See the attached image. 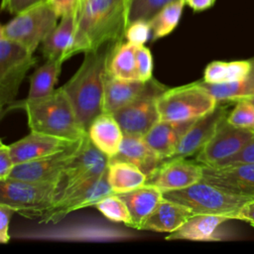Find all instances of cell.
<instances>
[{
  "mask_svg": "<svg viewBox=\"0 0 254 254\" xmlns=\"http://www.w3.org/2000/svg\"><path fill=\"white\" fill-rule=\"evenodd\" d=\"M112 44L85 53L76 72L62 86L86 132L91 122L103 112L104 78Z\"/></svg>",
  "mask_w": 254,
  "mask_h": 254,
  "instance_id": "obj_2",
  "label": "cell"
},
{
  "mask_svg": "<svg viewBox=\"0 0 254 254\" xmlns=\"http://www.w3.org/2000/svg\"><path fill=\"white\" fill-rule=\"evenodd\" d=\"M201 180L232 194L254 198V163L203 166Z\"/></svg>",
  "mask_w": 254,
  "mask_h": 254,
  "instance_id": "obj_15",
  "label": "cell"
},
{
  "mask_svg": "<svg viewBox=\"0 0 254 254\" xmlns=\"http://www.w3.org/2000/svg\"><path fill=\"white\" fill-rule=\"evenodd\" d=\"M146 82L125 80L110 74L107 69L104 78L103 112L114 113L136 99L144 90Z\"/></svg>",
  "mask_w": 254,
  "mask_h": 254,
  "instance_id": "obj_24",
  "label": "cell"
},
{
  "mask_svg": "<svg viewBox=\"0 0 254 254\" xmlns=\"http://www.w3.org/2000/svg\"><path fill=\"white\" fill-rule=\"evenodd\" d=\"M253 137L254 131L233 126L225 117L210 140L196 154L195 161L202 166H216L237 154Z\"/></svg>",
  "mask_w": 254,
  "mask_h": 254,
  "instance_id": "obj_12",
  "label": "cell"
},
{
  "mask_svg": "<svg viewBox=\"0 0 254 254\" xmlns=\"http://www.w3.org/2000/svg\"><path fill=\"white\" fill-rule=\"evenodd\" d=\"M136 46L118 41L112 44L107 61V71L125 80H138L136 71Z\"/></svg>",
  "mask_w": 254,
  "mask_h": 254,
  "instance_id": "obj_26",
  "label": "cell"
},
{
  "mask_svg": "<svg viewBox=\"0 0 254 254\" xmlns=\"http://www.w3.org/2000/svg\"><path fill=\"white\" fill-rule=\"evenodd\" d=\"M236 219L246 221L254 226V198L248 200L238 211Z\"/></svg>",
  "mask_w": 254,
  "mask_h": 254,
  "instance_id": "obj_42",
  "label": "cell"
},
{
  "mask_svg": "<svg viewBox=\"0 0 254 254\" xmlns=\"http://www.w3.org/2000/svg\"><path fill=\"white\" fill-rule=\"evenodd\" d=\"M64 62L59 59H49L38 67L30 77V88L27 100H36L49 96L56 89Z\"/></svg>",
  "mask_w": 254,
  "mask_h": 254,
  "instance_id": "obj_28",
  "label": "cell"
},
{
  "mask_svg": "<svg viewBox=\"0 0 254 254\" xmlns=\"http://www.w3.org/2000/svg\"><path fill=\"white\" fill-rule=\"evenodd\" d=\"M185 5L186 2L184 0L174 1L163 7L151 18L149 24L152 31L151 39L153 41L164 38L175 30L179 24Z\"/></svg>",
  "mask_w": 254,
  "mask_h": 254,
  "instance_id": "obj_31",
  "label": "cell"
},
{
  "mask_svg": "<svg viewBox=\"0 0 254 254\" xmlns=\"http://www.w3.org/2000/svg\"><path fill=\"white\" fill-rule=\"evenodd\" d=\"M22 44L0 35V104L9 106L14 102L27 71L37 59Z\"/></svg>",
  "mask_w": 254,
  "mask_h": 254,
  "instance_id": "obj_8",
  "label": "cell"
},
{
  "mask_svg": "<svg viewBox=\"0 0 254 254\" xmlns=\"http://www.w3.org/2000/svg\"><path fill=\"white\" fill-rule=\"evenodd\" d=\"M60 16L48 1L15 17L0 28V35L16 41L34 53L59 24Z\"/></svg>",
  "mask_w": 254,
  "mask_h": 254,
  "instance_id": "obj_6",
  "label": "cell"
},
{
  "mask_svg": "<svg viewBox=\"0 0 254 254\" xmlns=\"http://www.w3.org/2000/svg\"><path fill=\"white\" fill-rule=\"evenodd\" d=\"M194 121L159 120L145 134L144 139L152 150L165 161L174 155L182 137Z\"/></svg>",
  "mask_w": 254,
  "mask_h": 254,
  "instance_id": "obj_18",
  "label": "cell"
},
{
  "mask_svg": "<svg viewBox=\"0 0 254 254\" xmlns=\"http://www.w3.org/2000/svg\"><path fill=\"white\" fill-rule=\"evenodd\" d=\"M47 0H6L5 3L1 5V8L13 15H17Z\"/></svg>",
  "mask_w": 254,
  "mask_h": 254,
  "instance_id": "obj_41",
  "label": "cell"
},
{
  "mask_svg": "<svg viewBox=\"0 0 254 254\" xmlns=\"http://www.w3.org/2000/svg\"><path fill=\"white\" fill-rule=\"evenodd\" d=\"M240 163H254V137L234 156L212 167L240 164Z\"/></svg>",
  "mask_w": 254,
  "mask_h": 254,
  "instance_id": "obj_37",
  "label": "cell"
},
{
  "mask_svg": "<svg viewBox=\"0 0 254 254\" xmlns=\"http://www.w3.org/2000/svg\"><path fill=\"white\" fill-rule=\"evenodd\" d=\"M226 119L233 126L254 131V102L250 98L236 100Z\"/></svg>",
  "mask_w": 254,
  "mask_h": 254,
  "instance_id": "obj_34",
  "label": "cell"
},
{
  "mask_svg": "<svg viewBox=\"0 0 254 254\" xmlns=\"http://www.w3.org/2000/svg\"><path fill=\"white\" fill-rule=\"evenodd\" d=\"M93 206L109 220L131 226L132 217L130 211L124 200L118 194H109L97 201Z\"/></svg>",
  "mask_w": 254,
  "mask_h": 254,
  "instance_id": "obj_32",
  "label": "cell"
},
{
  "mask_svg": "<svg viewBox=\"0 0 254 254\" xmlns=\"http://www.w3.org/2000/svg\"><path fill=\"white\" fill-rule=\"evenodd\" d=\"M168 87L155 78L146 82L142 93L123 108L112 113L124 134L144 137L160 120L158 98Z\"/></svg>",
  "mask_w": 254,
  "mask_h": 254,
  "instance_id": "obj_9",
  "label": "cell"
},
{
  "mask_svg": "<svg viewBox=\"0 0 254 254\" xmlns=\"http://www.w3.org/2000/svg\"><path fill=\"white\" fill-rule=\"evenodd\" d=\"M232 102L234 101H218L211 112L196 119L186 131L176 152L169 159H185L196 155L213 136L219 123L227 117Z\"/></svg>",
  "mask_w": 254,
  "mask_h": 254,
  "instance_id": "obj_14",
  "label": "cell"
},
{
  "mask_svg": "<svg viewBox=\"0 0 254 254\" xmlns=\"http://www.w3.org/2000/svg\"><path fill=\"white\" fill-rule=\"evenodd\" d=\"M56 13L62 18L67 14L79 15L80 0H47Z\"/></svg>",
  "mask_w": 254,
  "mask_h": 254,
  "instance_id": "obj_38",
  "label": "cell"
},
{
  "mask_svg": "<svg viewBox=\"0 0 254 254\" xmlns=\"http://www.w3.org/2000/svg\"><path fill=\"white\" fill-rule=\"evenodd\" d=\"M82 139L75 141L68 148L54 155L15 165L8 179L38 183H58L64 169L77 152Z\"/></svg>",
  "mask_w": 254,
  "mask_h": 254,
  "instance_id": "obj_13",
  "label": "cell"
},
{
  "mask_svg": "<svg viewBox=\"0 0 254 254\" xmlns=\"http://www.w3.org/2000/svg\"><path fill=\"white\" fill-rule=\"evenodd\" d=\"M15 212L14 208L0 203V242L2 244L9 242V224L12 214Z\"/></svg>",
  "mask_w": 254,
  "mask_h": 254,
  "instance_id": "obj_40",
  "label": "cell"
},
{
  "mask_svg": "<svg viewBox=\"0 0 254 254\" xmlns=\"http://www.w3.org/2000/svg\"><path fill=\"white\" fill-rule=\"evenodd\" d=\"M252 68V60L214 61L204 68L202 80L207 83H228L245 77Z\"/></svg>",
  "mask_w": 254,
  "mask_h": 254,
  "instance_id": "obj_29",
  "label": "cell"
},
{
  "mask_svg": "<svg viewBox=\"0 0 254 254\" xmlns=\"http://www.w3.org/2000/svg\"><path fill=\"white\" fill-rule=\"evenodd\" d=\"M75 141L31 131L27 136L9 145L15 165L42 159L68 148Z\"/></svg>",
  "mask_w": 254,
  "mask_h": 254,
  "instance_id": "obj_17",
  "label": "cell"
},
{
  "mask_svg": "<svg viewBox=\"0 0 254 254\" xmlns=\"http://www.w3.org/2000/svg\"><path fill=\"white\" fill-rule=\"evenodd\" d=\"M11 108H22L28 118L31 131H36L69 141L82 139L87 132L80 125L74 109L63 87L47 97L13 102Z\"/></svg>",
  "mask_w": 254,
  "mask_h": 254,
  "instance_id": "obj_3",
  "label": "cell"
},
{
  "mask_svg": "<svg viewBox=\"0 0 254 254\" xmlns=\"http://www.w3.org/2000/svg\"><path fill=\"white\" fill-rule=\"evenodd\" d=\"M215 0H187L186 4L193 11L199 12L213 6Z\"/></svg>",
  "mask_w": 254,
  "mask_h": 254,
  "instance_id": "obj_43",
  "label": "cell"
},
{
  "mask_svg": "<svg viewBox=\"0 0 254 254\" xmlns=\"http://www.w3.org/2000/svg\"><path fill=\"white\" fill-rule=\"evenodd\" d=\"M147 176L136 166L127 162H109L107 180L114 193H124L144 186Z\"/></svg>",
  "mask_w": 254,
  "mask_h": 254,
  "instance_id": "obj_27",
  "label": "cell"
},
{
  "mask_svg": "<svg viewBox=\"0 0 254 254\" xmlns=\"http://www.w3.org/2000/svg\"><path fill=\"white\" fill-rule=\"evenodd\" d=\"M124 38L127 42L135 46H143L150 38H152V31L148 21L137 20L127 25Z\"/></svg>",
  "mask_w": 254,
  "mask_h": 254,
  "instance_id": "obj_36",
  "label": "cell"
},
{
  "mask_svg": "<svg viewBox=\"0 0 254 254\" xmlns=\"http://www.w3.org/2000/svg\"><path fill=\"white\" fill-rule=\"evenodd\" d=\"M78 16L67 14L42 43V53L46 60L59 59L63 62L70 58Z\"/></svg>",
  "mask_w": 254,
  "mask_h": 254,
  "instance_id": "obj_21",
  "label": "cell"
},
{
  "mask_svg": "<svg viewBox=\"0 0 254 254\" xmlns=\"http://www.w3.org/2000/svg\"><path fill=\"white\" fill-rule=\"evenodd\" d=\"M108 163L109 158L92 144L86 134L77 152L60 176L55 201L64 192L102 175L107 170Z\"/></svg>",
  "mask_w": 254,
  "mask_h": 254,
  "instance_id": "obj_10",
  "label": "cell"
},
{
  "mask_svg": "<svg viewBox=\"0 0 254 254\" xmlns=\"http://www.w3.org/2000/svg\"><path fill=\"white\" fill-rule=\"evenodd\" d=\"M251 60V70L245 77L237 81L213 84L200 80L199 83L211 93L217 101H236L242 98H252L254 97V58Z\"/></svg>",
  "mask_w": 254,
  "mask_h": 254,
  "instance_id": "obj_30",
  "label": "cell"
},
{
  "mask_svg": "<svg viewBox=\"0 0 254 254\" xmlns=\"http://www.w3.org/2000/svg\"><path fill=\"white\" fill-rule=\"evenodd\" d=\"M177 0H130L128 24L137 20L150 21L166 5Z\"/></svg>",
  "mask_w": 254,
  "mask_h": 254,
  "instance_id": "obj_33",
  "label": "cell"
},
{
  "mask_svg": "<svg viewBox=\"0 0 254 254\" xmlns=\"http://www.w3.org/2000/svg\"><path fill=\"white\" fill-rule=\"evenodd\" d=\"M130 0H87L76 25L70 58L121 41L128 25Z\"/></svg>",
  "mask_w": 254,
  "mask_h": 254,
  "instance_id": "obj_1",
  "label": "cell"
},
{
  "mask_svg": "<svg viewBox=\"0 0 254 254\" xmlns=\"http://www.w3.org/2000/svg\"><path fill=\"white\" fill-rule=\"evenodd\" d=\"M114 193L107 180V170L97 178L90 180L66 192H64L50 207L40 212L36 218L40 223H57L68 213L93 206L101 198Z\"/></svg>",
  "mask_w": 254,
  "mask_h": 254,
  "instance_id": "obj_11",
  "label": "cell"
},
{
  "mask_svg": "<svg viewBox=\"0 0 254 254\" xmlns=\"http://www.w3.org/2000/svg\"><path fill=\"white\" fill-rule=\"evenodd\" d=\"M127 162L138 167L149 178L164 162L147 144L144 137L126 135L119 152L109 162Z\"/></svg>",
  "mask_w": 254,
  "mask_h": 254,
  "instance_id": "obj_19",
  "label": "cell"
},
{
  "mask_svg": "<svg viewBox=\"0 0 254 254\" xmlns=\"http://www.w3.org/2000/svg\"><path fill=\"white\" fill-rule=\"evenodd\" d=\"M87 135L92 144L109 159L120 150L124 132L112 113L102 112L89 125Z\"/></svg>",
  "mask_w": 254,
  "mask_h": 254,
  "instance_id": "obj_20",
  "label": "cell"
},
{
  "mask_svg": "<svg viewBox=\"0 0 254 254\" xmlns=\"http://www.w3.org/2000/svg\"><path fill=\"white\" fill-rule=\"evenodd\" d=\"M126 203L131 217L132 228L140 229L146 218L164 199L163 191L155 186L145 184L133 190L117 193Z\"/></svg>",
  "mask_w": 254,
  "mask_h": 254,
  "instance_id": "obj_23",
  "label": "cell"
},
{
  "mask_svg": "<svg viewBox=\"0 0 254 254\" xmlns=\"http://www.w3.org/2000/svg\"><path fill=\"white\" fill-rule=\"evenodd\" d=\"M184 1H185V2H186V1H187V0H184Z\"/></svg>",
  "mask_w": 254,
  "mask_h": 254,
  "instance_id": "obj_47",
  "label": "cell"
},
{
  "mask_svg": "<svg viewBox=\"0 0 254 254\" xmlns=\"http://www.w3.org/2000/svg\"><path fill=\"white\" fill-rule=\"evenodd\" d=\"M163 196L187 206L194 214H214L229 219H236L239 209L252 199L232 194L202 180L186 189L163 192Z\"/></svg>",
  "mask_w": 254,
  "mask_h": 254,
  "instance_id": "obj_4",
  "label": "cell"
},
{
  "mask_svg": "<svg viewBox=\"0 0 254 254\" xmlns=\"http://www.w3.org/2000/svg\"><path fill=\"white\" fill-rule=\"evenodd\" d=\"M87 0H80V8H79V13H80V11H81V9H82V7L84 6V4H85V2H86Z\"/></svg>",
  "mask_w": 254,
  "mask_h": 254,
  "instance_id": "obj_44",
  "label": "cell"
},
{
  "mask_svg": "<svg viewBox=\"0 0 254 254\" xmlns=\"http://www.w3.org/2000/svg\"><path fill=\"white\" fill-rule=\"evenodd\" d=\"M15 167V163L12 159L9 145L0 142V181L7 180L10 173Z\"/></svg>",
  "mask_w": 254,
  "mask_h": 254,
  "instance_id": "obj_39",
  "label": "cell"
},
{
  "mask_svg": "<svg viewBox=\"0 0 254 254\" xmlns=\"http://www.w3.org/2000/svg\"><path fill=\"white\" fill-rule=\"evenodd\" d=\"M230 220L228 217L214 214H194L178 230L170 233L167 240L213 241L219 240L217 231L221 224Z\"/></svg>",
  "mask_w": 254,
  "mask_h": 254,
  "instance_id": "obj_25",
  "label": "cell"
},
{
  "mask_svg": "<svg viewBox=\"0 0 254 254\" xmlns=\"http://www.w3.org/2000/svg\"><path fill=\"white\" fill-rule=\"evenodd\" d=\"M250 99H251V100L254 102V97H252V98H250Z\"/></svg>",
  "mask_w": 254,
  "mask_h": 254,
  "instance_id": "obj_46",
  "label": "cell"
},
{
  "mask_svg": "<svg viewBox=\"0 0 254 254\" xmlns=\"http://www.w3.org/2000/svg\"><path fill=\"white\" fill-rule=\"evenodd\" d=\"M203 166L196 161L168 159L147 179L146 184L160 189L163 192L186 189L202 179Z\"/></svg>",
  "mask_w": 254,
  "mask_h": 254,
  "instance_id": "obj_16",
  "label": "cell"
},
{
  "mask_svg": "<svg viewBox=\"0 0 254 254\" xmlns=\"http://www.w3.org/2000/svg\"><path fill=\"white\" fill-rule=\"evenodd\" d=\"M57 183L20 180L0 181V203L12 207L21 215L36 218L56 199Z\"/></svg>",
  "mask_w": 254,
  "mask_h": 254,
  "instance_id": "obj_7",
  "label": "cell"
},
{
  "mask_svg": "<svg viewBox=\"0 0 254 254\" xmlns=\"http://www.w3.org/2000/svg\"><path fill=\"white\" fill-rule=\"evenodd\" d=\"M5 1H6V0H2V2H1V5H2V4H4V3H5Z\"/></svg>",
  "mask_w": 254,
  "mask_h": 254,
  "instance_id": "obj_45",
  "label": "cell"
},
{
  "mask_svg": "<svg viewBox=\"0 0 254 254\" xmlns=\"http://www.w3.org/2000/svg\"><path fill=\"white\" fill-rule=\"evenodd\" d=\"M136 71L137 79L147 82L153 78V57L150 50L143 46H136Z\"/></svg>",
  "mask_w": 254,
  "mask_h": 254,
  "instance_id": "obj_35",
  "label": "cell"
},
{
  "mask_svg": "<svg viewBox=\"0 0 254 254\" xmlns=\"http://www.w3.org/2000/svg\"><path fill=\"white\" fill-rule=\"evenodd\" d=\"M218 101L199 81L167 88L158 98L160 120L191 121L209 112Z\"/></svg>",
  "mask_w": 254,
  "mask_h": 254,
  "instance_id": "obj_5",
  "label": "cell"
},
{
  "mask_svg": "<svg viewBox=\"0 0 254 254\" xmlns=\"http://www.w3.org/2000/svg\"><path fill=\"white\" fill-rule=\"evenodd\" d=\"M194 213L187 206L164 198L141 225L142 230L172 233Z\"/></svg>",
  "mask_w": 254,
  "mask_h": 254,
  "instance_id": "obj_22",
  "label": "cell"
}]
</instances>
